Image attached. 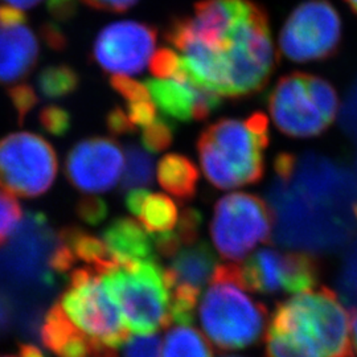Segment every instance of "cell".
I'll list each match as a JSON object with an SVG mask.
<instances>
[{"instance_id":"6da1fadb","label":"cell","mask_w":357,"mask_h":357,"mask_svg":"<svg viewBox=\"0 0 357 357\" xmlns=\"http://www.w3.org/2000/svg\"><path fill=\"white\" fill-rule=\"evenodd\" d=\"M277 178L268 193L278 243L331 250L357 227V188L351 178L318 155L282 153L274 160Z\"/></svg>"},{"instance_id":"7a4b0ae2","label":"cell","mask_w":357,"mask_h":357,"mask_svg":"<svg viewBox=\"0 0 357 357\" xmlns=\"http://www.w3.org/2000/svg\"><path fill=\"white\" fill-rule=\"evenodd\" d=\"M268 141V116L259 112L245 119L222 118L211 123L197 141L205 178L218 190L259 183Z\"/></svg>"},{"instance_id":"3957f363","label":"cell","mask_w":357,"mask_h":357,"mask_svg":"<svg viewBox=\"0 0 357 357\" xmlns=\"http://www.w3.org/2000/svg\"><path fill=\"white\" fill-rule=\"evenodd\" d=\"M206 337L222 351L257 344L266 331L268 308L240 282L238 264L218 265L199 307Z\"/></svg>"},{"instance_id":"277c9868","label":"cell","mask_w":357,"mask_h":357,"mask_svg":"<svg viewBox=\"0 0 357 357\" xmlns=\"http://www.w3.org/2000/svg\"><path fill=\"white\" fill-rule=\"evenodd\" d=\"M268 328L293 335L321 357H355L348 311L326 286L280 303Z\"/></svg>"},{"instance_id":"5b68a950","label":"cell","mask_w":357,"mask_h":357,"mask_svg":"<svg viewBox=\"0 0 357 357\" xmlns=\"http://www.w3.org/2000/svg\"><path fill=\"white\" fill-rule=\"evenodd\" d=\"M277 128L291 138L319 137L339 113V97L323 77L294 72L281 77L266 98Z\"/></svg>"},{"instance_id":"8992f818","label":"cell","mask_w":357,"mask_h":357,"mask_svg":"<svg viewBox=\"0 0 357 357\" xmlns=\"http://www.w3.org/2000/svg\"><path fill=\"white\" fill-rule=\"evenodd\" d=\"M128 331L151 335L172 324L171 291L158 259L131 262L103 275Z\"/></svg>"},{"instance_id":"52a82bcc","label":"cell","mask_w":357,"mask_h":357,"mask_svg":"<svg viewBox=\"0 0 357 357\" xmlns=\"http://www.w3.org/2000/svg\"><path fill=\"white\" fill-rule=\"evenodd\" d=\"M224 57L229 84L228 98L249 97L268 85L277 68L278 54L264 7L250 0L231 32Z\"/></svg>"},{"instance_id":"ba28073f","label":"cell","mask_w":357,"mask_h":357,"mask_svg":"<svg viewBox=\"0 0 357 357\" xmlns=\"http://www.w3.org/2000/svg\"><path fill=\"white\" fill-rule=\"evenodd\" d=\"M60 306L79 331L98 344L118 349L130 339L125 320L114 298L105 286L103 275L90 268H75Z\"/></svg>"},{"instance_id":"9c48e42d","label":"cell","mask_w":357,"mask_h":357,"mask_svg":"<svg viewBox=\"0 0 357 357\" xmlns=\"http://www.w3.org/2000/svg\"><path fill=\"white\" fill-rule=\"evenodd\" d=\"M274 215L270 205L250 193H230L217 202L211 237L228 261H241L261 243H271Z\"/></svg>"},{"instance_id":"30bf717a","label":"cell","mask_w":357,"mask_h":357,"mask_svg":"<svg viewBox=\"0 0 357 357\" xmlns=\"http://www.w3.org/2000/svg\"><path fill=\"white\" fill-rule=\"evenodd\" d=\"M59 172L53 146L33 132L0 139V188L13 196L38 197L50 191Z\"/></svg>"},{"instance_id":"8fae6325","label":"cell","mask_w":357,"mask_h":357,"mask_svg":"<svg viewBox=\"0 0 357 357\" xmlns=\"http://www.w3.org/2000/svg\"><path fill=\"white\" fill-rule=\"evenodd\" d=\"M340 15L328 0H306L284 22L280 51L294 63L323 61L340 50L343 38Z\"/></svg>"},{"instance_id":"7c38bea8","label":"cell","mask_w":357,"mask_h":357,"mask_svg":"<svg viewBox=\"0 0 357 357\" xmlns=\"http://www.w3.org/2000/svg\"><path fill=\"white\" fill-rule=\"evenodd\" d=\"M240 282L250 293L303 294L320 280V261L306 252L265 248L238 264Z\"/></svg>"},{"instance_id":"4fadbf2b","label":"cell","mask_w":357,"mask_h":357,"mask_svg":"<svg viewBox=\"0 0 357 357\" xmlns=\"http://www.w3.org/2000/svg\"><path fill=\"white\" fill-rule=\"evenodd\" d=\"M156 28L141 22H116L105 26L93 45V59L115 76L141 73L156 47Z\"/></svg>"},{"instance_id":"5bb4252c","label":"cell","mask_w":357,"mask_h":357,"mask_svg":"<svg viewBox=\"0 0 357 357\" xmlns=\"http://www.w3.org/2000/svg\"><path fill=\"white\" fill-rule=\"evenodd\" d=\"M123 153L113 139L94 137L78 142L65 158V176L86 195L110 191L118 184Z\"/></svg>"},{"instance_id":"9a60e30c","label":"cell","mask_w":357,"mask_h":357,"mask_svg":"<svg viewBox=\"0 0 357 357\" xmlns=\"http://www.w3.org/2000/svg\"><path fill=\"white\" fill-rule=\"evenodd\" d=\"M143 84L153 97L155 106L171 122L205 121L221 106V97L196 85L183 66L171 79L149 78Z\"/></svg>"},{"instance_id":"2e32d148","label":"cell","mask_w":357,"mask_h":357,"mask_svg":"<svg viewBox=\"0 0 357 357\" xmlns=\"http://www.w3.org/2000/svg\"><path fill=\"white\" fill-rule=\"evenodd\" d=\"M40 339L56 357H118L116 349L98 344L79 331L59 302L44 315Z\"/></svg>"},{"instance_id":"e0dca14e","label":"cell","mask_w":357,"mask_h":357,"mask_svg":"<svg viewBox=\"0 0 357 357\" xmlns=\"http://www.w3.org/2000/svg\"><path fill=\"white\" fill-rule=\"evenodd\" d=\"M165 277L169 290H183L200 295L212 282L217 266L216 255L205 241L183 246L169 259Z\"/></svg>"},{"instance_id":"ac0fdd59","label":"cell","mask_w":357,"mask_h":357,"mask_svg":"<svg viewBox=\"0 0 357 357\" xmlns=\"http://www.w3.org/2000/svg\"><path fill=\"white\" fill-rule=\"evenodd\" d=\"M38 38L26 26H0V85L26 78L38 65Z\"/></svg>"},{"instance_id":"d6986e66","label":"cell","mask_w":357,"mask_h":357,"mask_svg":"<svg viewBox=\"0 0 357 357\" xmlns=\"http://www.w3.org/2000/svg\"><path fill=\"white\" fill-rule=\"evenodd\" d=\"M102 241L118 266L158 259L153 236L128 217L113 220L102 231Z\"/></svg>"},{"instance_id":"ffe728a7","label":"cell","mask_w":357,"mask_h":357,"mask_svg":"<svg viewBox=\"0 0 357 357\" xmlns=\"http://www.w3.org/2000/svg\"><path fill=\"white\" fill-rule=\"evenodd\" d=\"M125 203L128 211L141 221L142 227L153 237L171 233L178 227V205L166 195L134 190L126 193Z\"/></svg>"},{"instance_id":"44dd1931","label":"cell","mask_w":357,"mask_h":357,"mask_svg":"<svg viewBox=\"0 0 357 357\" xmlns=\"http://www.w3.org/2000/svg\"><path fill=\"white\" fill-rule=\"evenodd\" d=\"M199 178L196 165L181 153H167L158 165L160 187L180 202H190L196 196Z\"/></svg>"},{"instance_id":"7402d4cb","label":"cell","mask_w":357,"mask_h":357,"mask_svg":"<svg viewBox=\"0 0 357 357\" xmlns=\"http://www.w3.org/2000/svg\"><path fill=\"white\" fill-rule=\"evenodd\" d=\"M59 238L65 243L75 261L86 264L100 274H107L118 265L109 253L102 238H97L78 227H66L59 231Z\"/></svg>"},{"instance_id":"603a6c76","label":"cell","mask_w":357,"mask_h":357,"mask_svg":"<svg viewBox=\"0 0 357 357\" xmlns=\"http://www.w3.org/2000/svg\"><path fill=\"white\" fill-rule=\"evenodd\" d=\"M162 357H213V349L195 327L176 326L167 332Z\"/></svg>"},{"instance_id":"cb8c5ba5","label":"cell","mask_w":357,"mask_h":357,"mask_svg":"<svg viewBox=\"0 0 357 357\" xmlns=\"http://www.w3.org/2000/svg\"><path fill=\"white\" fill-rule=\"evenodd\" d=\"M79 75L70 65L45 66L38 75V91L47 100H61L73 94L79 86Z\"/></svg>"},{"instance_id":"d4e9b609","label":"cell","mask_w":357,"mask_h":357,"mask_svg":"<svg viewBox=\"0 0 357 357\" xmlns=\"http://www.w3.org/2000/svg\"><path fill=\"white\" fill-rule=\"evenodd\" d=\"M125 174L121 181V191L144 190L153 185L155 163L150 153L142 150L139 146L128 144L126 147Z\"/></svg>"},{"instance_id":"484cf974","label":"cell","mask_w":357,"mask_h":357,"mask_svg":"<svg viewBox=\"0 0 357 357\" xmlns=\"http://www.w3.org/2000/svg\"><path fill=\"white\" fill-rule=\"evenodd\" d=\"M265 357H321L302 340L286 332L268 328L265 337Z\"/></svg>"},{"instance_id":"4316f807","label":"cell","mask_w":357,"mask_h":357,"mask_svg":"<svg viewBox=\"0 0 357 357\" xmlns=\"http://www.w3.org/2000/svg\"><path fill=\"white\" fill-rule=\"evenodd\" d=\"M176 126L167 118H158L142 131V146L150 153L166 151L172 144Z\"/></svg>"},{"instance_id":"83f0119b","label":"cell","mask_w":357,"mask_h":357,"mask_svg":"<svg viewBox=\"0 0 357 357\" xmlns=\"http://www.w3.org/2000/svg\"><path fill=\"white\" fill-rule=\"evenodd\" d=\"M22 221V205L11 193L0 191V246L13 237Z\"/></svg>"},{"instance_id":"f1b7e54d","label":"cell","mask_w":357,"mask_h":357,"mask_svg":"<svg viewBox=\"0 0 357 357\" xmlns=\"http://www.w3.org/2000/svg\"><path fill=\"white\" fill-rule=\"evenodd\" d=\"M339 287L343 305L352 312L357 307V243L345 258Z\"/></svg>"},{"instance_id":"f546056e","label":"cell","mask_w":357,"mask_h":357,"mask_svg":"<svg viewBox=\"0 0 357 357\" xmlns=\"http://www.w3.org/2000/svg\"><path fill=\"white\" fill-rule=\"evenodd\" d=\"M38 125L47 134L56 138H61L72 128V115L61 106L50 105L40 110Z\"/></svg>"},{"instance_id":"4dcf8cb0","label":"cell","mask_w":357,"mask_h":357,"mask_svg":"<svg viewBox=\"0 0 357 357\" xmlns=\"http://www.w3.org/2000/svg\"><path fill=\"white\" fill-rule=\"evenodd\" d=\"M7 94L13 105V110L17 115L19 125H23L26 122L28 114L36 107V105L40 101L36 91L26 84H20L10 88Z\"/></svg>"},{"instance_id":"1f68e13d","label":"cell","mask_w":357,"mask_h":357,"mask_svg":"<svg viewBox=\"0 0 357 357\" xmlns=\"http://www.w3.org/2000/svg\"><path fill=\"white\" fill-rule=\"evenodd\" d=\"M76 213L79 220L85 224L96 227L102 224L109 215V206L100 196L86 195L78 200L76 205Z\"/></svg>"},{"instance_id":"d6a6232c","label":"cell","mask_w":357,"mask_h":357,"mask_svg":"<svg viewBox=\"0 0 357 357\" xmlns=\"http://www.w3.org/2000/svg\"><path fill=\"white\" fill-rule=\"evenodd\" d=\"M181 69V60L178 53L169 48H159L153 54L150 61V70L158 79L174 78Z\"/></svg>"},{"instance_id":"836d02e7","label":"cell","mask_w":357,"mask_h":357,"mask_svg":"<svg viewBox=\"0 0 357 357\" xmlns=\"http://www.w3.org/2000/svg\"><path fill=\"white\" fill-rule=\"evenodd\" d=\"M163 344L158 335H139L128 339L123 357H162Z\"/></svg>"},{"instance_id":"e575fe53","label":"cell","mask_w":357,"mask_h":357,"mask_svg":"<svg viewBox=\"0 0 357 357\" xmlns=\"http://www.w3.org/2000/svg\"><path fill=\"white\" fill-rule=\"evenodd\" d=\"M112 88L121 94L128 103L150 100V93L143 82H138L126 76H113L110 78Z\"/></svg>"},{"instance_id":"d590c367","label":"cell","mask_w":357,"mask_h":357,"mask_svg":"<svg viewBox=\"0 0 357 357\" xmlns=\"http://www.w3.org/2000/svg\"><path fill=\"white\" fill-rule=\"evenodd\" d=\"M340 121L345 134L357 144V78L345 97Z\"/></svg>"},{"instance_id":"8d00e7d4","label":"cell","mask_w":357,"mask_h":357,"mask_svg":"<svg viewBox=\"0 0 357 357\" xmlns=\"http://www.w3.org/2000/svg\"><path fill=\"white\" fill-rule=\"evenodd\" d=\"M126 114L130 122L137 128H147L158 119L156 106L150 100L128 103Z\"/></svg>"},{"instance_id":"74e56055","label":"cell","mask_w":357,"mask_h":357,"mask_svg":"<svg viewBox=\"0 0 357 357\" xmlns=\"http://www.w3.org/2000/svg\"><path fill=\"white\" fill-rule=\"evenodd\" d=\"M40 38L44 44L54 52H63L68 47V36L64 29L53 22H45L40 26Z\"/></svg>"},{"instance_id":"f35d334b","label":"cell","mask_w":357,"mask_h":357,"mask_svg":"<svg viewBox=\"0 0 357 357\" xmlns=\"http://www.w3.org/2000/svg\"><path fill=\"white\" fill-rule=\"evenodd\" d=\"M106 128L110 134L118 137L137 132V128L130 122L126 112L118 106L106 115Z\"/></svg>"},{"instance_id":"ab89813d","label":"cell","mask_w":357,"mask_h":357,"mask_svg":"<svg viewBox=\"0 0 357 357\" xmlns=\"http://www.w3.org/2000/svg\"><path fill=\"white\" fill-rule=\"evenodd\" d=\"M90 8L106 13H123L132 8L139 0H81Z\"/></svg>"},{"instance_id":"60d3db41","label":"cell","mask_w":357,"mask_h":357,"mask_svg":"<svg viewBox=\"0 0 357 357\" xmlns=\"http://www.w3.org/2000/svg\"><path fill=\"white\" fill-rule=\"evenodd\" d=\"M48 11L57 22H69L77 15V0H48Z\"/></svg>"},{"instance_id":"b9f144b4","label":"cell","mask_w":357,"mask_h":357,"mask_svg":"<svg viewBox=\"0 0 357 357\" xmlns=\"http://www.w3.org/2000/svg\"><path fill=\"white\" fill-rule=\"evenodd\" d=\"M26 22V13L13 6H0V26H17Z\"/></svg>"},{"instance_id":"7bdbcfd3","label":"cell","mask_w":357,"mask_h":357,"mask_svg":"<svg viewBox=\"0 0 357 357\" xmlns=\"http://www.w3.org/2000/svg\"><path fill=\"white\" fill-rule=\"evenodd\" d=\"M13 319V305L7 294L0 291V335L7 333Z\"/></svg>"},{"instance_id":"ee69618b","label":"cell","mask_w":357,"mask_h":357,"mask_svg":"<svg viewBox=\"0 0 357 357\" xmlns=\"http://www.w3.org/2000/svg\"><path fill=\"white\" fill-rule=\"evenodd\" d=\"M4 1H7L8 4H11L13 7H16V8L29 10V8L36 7L38 3L43 1V0H4Z\"/></svg>"},{"instance_id":"f6af8a7d","label":"cell","mask_w":357,"mask_h":357,"mask_svg":"<svg viewBox=\"0 0 357 357\" xmlns=\"http://www.w3.org/2000/svg\"><path fill=\"white\" fill-rule=\"evenodd\" d=\"M354 312V318H352V344H354V349L357 352V307L352 311Z\"/></svg>"},{"instance_id":"bcb514c9","label":"cell","mask_w":357,"mask_h":357,"mask_svg":"<svg viewBox=\"0 0 357 357\" xmlns=\"http://www.w3.org/2000/svg\"><path fill=\"white\" fill-rule=\"evenodd\" d=\"M344 1L351 7V10L357 15V0H344Z\"/></svg>"},{"instance_id":"7dc6e473","label":"cell","mask_w":357,"mask_h":357,"mask_svg":"<svg viewBox=\"0 0 357 357\" xmlns=\"http://www.w3.org/2000/svg\"><path fill=\"white\" fill-rule=\"evenodd\" d=\"M220 357H243V356H237V355H224V356Z\"/></svg>"},{"instance_id":"c3c4849f","label":"cell","mask_w":357,"mask_h":357,"mask_svg":"<svg viewBox=\"0 0 357 357\" xmlns=\"http://www.w3.org/2000/svg\"><path fill=\"white\" fill-rule=\"evenodd\" d=\"M0 357H22V356H13V355H3V356Z\"/></svg>"}]
</instances>
